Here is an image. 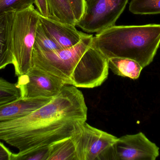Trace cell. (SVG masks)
<instances>
[{"label": "cell", "mask_w": 160, "mask_h": 160, "mask_svg": "<svg viewBox=\"0 0 160 160\" xmlns=\"http://www.w3.org/2000/svg\"><path fill=\"white\" fill-rule=\"evenodd\" d=\"M84 97L78 87L65 85L46 105L12 121L0 123V140L19 152L43 150L72 137L87 119Z\"/></svg>", "instance_id": "cell-1"}, {"label": "cell", "mask_w": 160, "mask_h": 160, "mask_svg": "<svg viewBox=\"0 0 160 160\" xmlns=\"http://www.w3.org/2000/svg\"><path fill=\"white\" fill-rule=\"evenodd\" d=\"M93 36L88 34L71 48L52 51L33 50L32 66L78 88H93L108 78V58L91 46Z\"/></svg>", "instance_id": "cell-2"}, {"label": "cell", "mask_w": 160, "mask_h": 160, "mask_svg": "<svg viewBox=\"0 0 160 160\" xmlns=\"http://www.w3.org/2000/svg\"><path fill=\"white\" fill-rule=\"evenodd\" d=\"M160 45V24L114 25L97 33L91 46L106 57L135 60L143 68L154 60Z\"/></svg>", "instance_id": "cell-3"}, {"label": "cell", "mask_w": 160, "mask_h": 160, "mask_svg": "<svg viewBox=\"0 0 160 160\" xmlns=\"http://www.w3.org/2000/svg\"><path fill=\"white\" fill-rule=\"evenodd\" d=\"M40 14L34 6L15 13L12 29L13 65L17 77L32 66V54Z\"/></svg>", "instance_id": "cell-4"}, {"label": "cell", "mask_w": 160, "mask_h": 160, "mask_svg": "<svg viewBox=\"0 0 160 160\" xmlns=\"http://www.w3.org/2000/svg\"><path fill=\"white\" fill-rule=\"evenodd\" d=\"M77 160H112V150L118 138L84 122L72 136Z\"/></svg>", "instance_id": "cell-5"}, {"label": "cell", "mask_w": 160, "mask_h": 160, "mask_svg": "<svg viewBox=\"0 0 160 160\" xmlns=\"http://www.w3.org/2000/svg\"><path fill=\"white\" fill-rule=\"evenodd\" d=\"M129 0H86L82 17L77 26L88 33H99L115 25Z\"/></svg>", "instance_id": "cell-6"}, {"label": "cell", "mask_w": 160, "mask_h": 160, "mask_svg": "<svg viewBox=\"0 0 160 160\" xmlns=\"http://www.w3.org/2000/svg\"><path fill=\"white\" fill-rule=\"evenodd\" d=\"M16 84L22 98L54 97L65 85L60 79L33 65L27 73L18 77Z\"/></svg>", "instance_id": "cell-7"}, {"label": "cell", "mask_w": 160, "mask_h": 160, "mask_svg": "<svg viewBox=\"0 0 160 160\" xmlns=\"http://www.w3.org/2000/svg\"><path fill=\"white\" fill-rule=\"evenodd\" d=\"M159 148L142 132L118 138L112 150V160H155Z\"/></svg>", "instance_id": "cell-8"}, {"label": "cell", "mask_w": 160, "mask_h": 160, "mask_svg": "<svg viewBox=\"0 0 160 160\" xmlns=\"http://www.w3.org/2000/svg\"><path fill=\"white\" fill-rule=\"evenodd\" d=\"M39 22L47 35L62 49L75 46L88 35L78 31L75 25L60 22L40 15Z\"/></svg>", "instance_id": "cell-9"}, {"label": "cell", "mask_w": 160, "mask_h": 160, "mask_svg": "<svg viewBox=\"0 0 160 160\" xmlns=\"http://www.w3.org/2000/svg\"><path fill=\"white\" fill-rule=\"evenodd\" d=\"M52 98H22L21 97L17 100L1 105L0 123L25 116L48 103Z\"/></svg>", "instance_id": "cell-10"}, {"label": "cell", "mask_w": 160, "mask_h": 160, "mask_svg": "<svg viewBox=\"0 0 160 160\" xmlns=\"http://www.w3.org/2000/svg\"><path fill=\"white\" fill-rule=\"evenodd\" d=\"M15 15V12H10L0 16V70L13 64L12 29Z\"/></svg>", "instance_id": "cell-11"}, {"label": "cell", "mask_w": 160, "mask_h": 160, "mask_svg": "<svg viewBox=\"0 0 160 160\" xmlns=\"http://www.w3.org/2000/svg\"><path fill=\"white\" fill-rule=\"evenodd\" d=\"M109 69L116 75L136 80L140 77L143 68L137 61L124 57L108 59Z\"/></svg>", "instance_id": "cell-12"}, {"label": "cell", "mask_w": 160, "mask_h": 160, "mask_svg": "<svg viewBox=\"0 0 160 160\" xmlns=\"http://www.w3.org/2000/svg\"><path fill=\"white\" fill-rule=\"evenodd\" d=\"M45 160H77L76 146L72 136L50 145L47 148Z\"/></svg>", "instance_id": "cell-13"}, {"label": "cell", "mask_w": 160, "mask_h": 160, "mask_svg": "<svg viewBox=\"0 0 160 160\" xmlns=\"http://www.w3.org/2000/svg\"><path fill=\"white\" fill-rule=\"evenodd\" d=\"M49 18L76 26L77 21L69 0H47Z\"/></svg>", "instance_id": "cell-14"}, {"label": "cell", "mask_w": 160, "mask_h": 160, "mask_svg": "<svg viewBox=\"0 0 160 160\" xmlns=\"http://www.w3.org/2000/svg\"><path fill=\"white\" fill-rule=\"evenodd\" d=\"M129 11L135 15L160 14V0H132Z\"/></svg>", "instance_id": "cell-15"}, {"label": "cell", "mask_w": 160, "mask_h": 160, "mask_svg": "<svg viewBox=\"0 0 160 160\" xmlns=\"http://www.w3.org/2000/svg\"><path fill=\"white\" fill-rule=\"evenodd\" d=\"M62 49L58 44L44 32L39 22L36 33L33 49L41 51L49 52Z\"/></svg>", "instance_id": "cell-16"}, {"label": "cell", "mask_w": 160, "mask_h": 160, "mask_svg": "<svg viewBox=\"0 0 160 160\" xmlns=\"http://www.w3.org/2000/svg\"><path fill=\"white\" fill-rule=\"evenodd\" d=\"M20 97V91L16 83H12L0 78V106Z\"/></svg>", "instance_id": "cell-17"}, {"label": "cell", "mask_w": 160, "mask_h": 160, "mask_svg": "<svg viewBox=\"0 0 160 160\" xmlns=\"http://www.w3.org/2000/svg\"><path fill=\"white\" fill-rule=\"evenodd\" d=\"M34 3V0H0V16L8 12L24 10Z\"/></svg>", "instance_id": "cell-18"}, {"label": "cell", "mask_w": 160, "mask_h": 160, "mask_svg": "<svg viewBox=\"0 0 160 160\" xmlns=\"http://www.w3.org/2000/svg\"><path fill=\"white\" fill-rule=\"evenodd\" d=\"M73 8L77 22L82 17L85 7L86 0H69Z\"/></svg>", "instance_id": "cell-19"}, {"label": "cell", "mask_w": 160, "mask_h": 160, "mask_svg": "<svg viewBox=\"0 0 160 160\" xmlns=\"http://www.w3.org/2000/svg\"><path fill=\"white\" fill-rule=\"evenodd\" d=\"M34 4L40 15L45 18H49L47 0H34Z\"/></svg>", "instance_id": "cell-20"}, {"label": "cell", "mask_w": 160, "mask_h": 160, "mask_svg": "<svg viewBox=\"0 0 160 160\" xmlns=\"http://www.w3.org/2000/svg\"><path fill=\"white\" fill-rule=\"evenodd\" d=\"M12 153L0 142V160H11Z\"/></svg>", "instance_id": "cell-21"}]
</instances>
